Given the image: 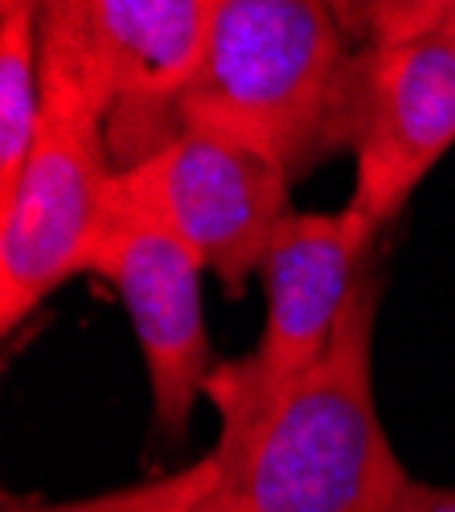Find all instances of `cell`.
<instances>
[{
  "label": "cell",
  "instance_id": "5",
  "mask_svg": "<svg viewBox=\"0 0 455 512\" xmlns=\"http://www.w3.org/2000/svg\"><path fill=\"white\" fill-rule=\"evenodd\" d=\"M292 185L275 160L197 127H181L164 148L115 173V193L177 234L230 291L263 271L267 246L292 213Z\"/></svg>",
  "mask_w": 455,
  "mask_h": 512
},
{
  "label": "cell",
  "instance_id": "11",
  "mask_svg": "<svg viewBox=\"0 0 455 512\" xmlns=\"http://www.w3.org/2000/svg\"><path fill=\"white\" fill-rule=\"evenodd\" d=\"M333 9L357 50L415 41L455 21V0H333Z\"/></svg>",
  "mask_w": 455,
  "mask_h": 512
},
{
  "label": "cell",
  "instance_id": "13",
  "mask_svg": "<svg viewBox=\"0 0 455 512\" xmlns=\"http://www.w3.org/2000/svg\"><path fill=\"white\" fill-rule=\"evenodd\" d=\"M197 512H251V508H246V504H242V500H238V496L218 480V488L197 504Z\"/></svg>",
  "mask_w": 455,
  "mask_h": 512
},
{
  "label": "cell",
  "instance_id": "9",
  "mask_svg": "<svg viewBox=\"0 0 455 512\" xmlns=\"http://www.w3.org/2000/svg\"><path fill=\"white\" fill-rule=\"evenodd\" d=\"M41 0L0 9V197L29 160L41 123Z\"/></svg>",
  "mask_w": 455,
  "mask_h": 512
},
{
  "label": "cell",
  "instance_id": "14",
  "mask_svg": "<svg viewBox=\"0 0 455 512\" xmlns=\"http://www.w3.org/2000/svg\"><path fill=\"white\" fill-rule=\"evenodd\" d=\"M9 5H29V0H0V9H9Z\"/></svg>",
  "mask_w": 455,
  "mask_h": 512
},
{
  "label": "cell",
  "instance_id": "15",
  "mask_svg": "<svg viewBox=\"0 0 455 512\" xmlns=\"http://www.w3.org/2000/svg\"><path fill=\"white\" fill-rule=\"evenodd\" d=\"M451 25H455V21H451Z\"/></svg>",
  "mask_w": 455,
  "mask_h": 512
},
{
  "label": "cell",
  "instance_id": "4",
  "mask_svg": "<svg viewBox=\"0 0 455 512\" xmlns=\"http://www.w3.org/2000/svg\"><path fill=\"white\" fill-rule=\"evenodd\" d=\"M378 234H369L349 209L337 213H287L263 259L267 320L259 345L222 361L205 398L218 422H242L267 410L296 377H304L333 345V336L369 275V254Z\"/></svg>",
  "mask_w": 455,
  "mask_h": 512
},
{
  "label": "cell",
  "instance_id": "10",
  "mask_svg": "<svg viewBox=\"0 0 455 512\" xmlns=\"http://www.w3.org/2000/svg\"><path fill=\"white\" fill-rule=\"evenodd\" d=\"M222 480V467L214 455H205L173 476L144 480L132 488L99 492L87 500H62V504H41V500H17L5 496V512H197V504L210 496Z\"/></svg>",
  "mask_w": 455,
  "mask_h": 512
},
{
  "label": "cell",
  "instance_id": "3",
  "mask_svg": "<svg viewBox=\"0 0 455 512\" xmlns=\"http://www.w3.org/2000/svg\"><path fill=\"white\" fill-rule=\"evenodd\" d=\"M41 123L17 185L0 197V332L87 271V250L119 173L107 144L111 70L87 0H41Z\"/></svg>",
  "mask_w": 455,
  "mask_h": 512
},
{
  "label": "cell",
  "instance_id": "1",
  "mask_svg": "<svg viewBox=\"0 0 455 512\" xmlns=\"http://www.w3.org/2000/svg\"><path fill=\"white\" fill-rule=\"evenodd\" d=\"M357 62L333 0H214L177 115L300 181L353 148Z\"/></svg>",
  "mask_w": 455,
  "mask_h": 512
},
{
  "label": "cell",
  "instance_id": "6",
  "mask_svg": "<svg viewBox=\"0 0 455 512\" xmlns=\"http://www.w3.org/2000/svg\"><path fill=\"white\" fill-rule=\"evenodd\" d=\"M87 271L107 279L128 308L148 369L152 422L164 435H181L205 398V381L218 369L201 312L205 263L144 209L123 201L111 177L87 250Z\"/></svg>",
  "mask_w": 455,
  "mask_h": 512
},
{
  "label": "cell",
  "instance_id": "2",
  "mask_svg": "<svg viewBox=\"0 0 455 512\" xmlns=\"http://www.w3.org/2000/svg\"><path fill=\"white\" fill-rule=\"evenodd\" d=\"M378 300L369 271L328 353L267 410L222 422L210 455L251 512H386L410 480L374 402Z\"/></svg>",
  "mask_w": 455,
  "mask_h": 512
},
{
  "label": "cell",
  "instance_id": "8",
  "mask_svg": "<svg viewBox=\"0 0 455 512\" xmlns=\"http://www.w3.org/2000/svg\"><path fill=\"white\" fill-rule=\"evenodd\" d=\"M214 0H87L111 70L107 144L115 168L140 164L181 132V95L197 74Z\"/></svg>",
  "mask_w": 455,
  "mask_h": 512
},
{
  "label": "cell",
  "instance_id": "7",
  "mask_svg": "<svg viewBox=\"0 0 455 512\" xmlns=\"http://www.w3.org/2000/svg\"><path fill=\"white\" fill-rule=\"evenodd\" d=\"M455 144V25L369 46L357 62L353 193L345 209L378 234Z\"/></svg>",
  "mask_w": 455,
  "mask_h": 512
},
{
  "label": "cell",
  "instance_id": "12",
  "mask_svg": "<svg viewBox=\"0 0 455 512\" xmlns=\"http://www.w3.org/2000/svg\"><path fill=\"white\" fill-rule=\"evenodd\" d=\"M386 512H455V484L451 488H439V484L406 480L402 492L394 496V504Z\"/></svg>",
  "mask_w": 455,
  "mask_h": 512
}]
</instances>
